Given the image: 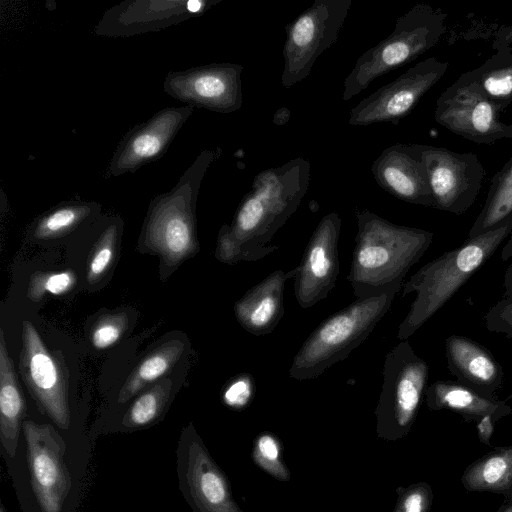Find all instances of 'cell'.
<instances>
[{
  "mask_svg": "<svg viewBox=\"0 0 512 512\" xmlns=\"http://www.w3.org/2000/svg\"><path fill=\"white\" fill-rule=\"evenodd\" d=\"M89 453L51 424L23 420L15 456L5 459L22 512H75Z\"/></svg>",
  "mask_w": 512,
  "mask_h": 512,
  "instance_id": "1",
  "label": "cell"
},
{
  "mask_svg": "<svg viewBox=\"0 0 512 512\" xmlns=\"http://www.w3.org/2000/svg\"><path fill=\"white\" fill-rule=\"evenodd\" d=\"M310 183V163L297 157L259 172L230 225L218 234L216 258L227 264L257 261L278 250L270 242L297 210Z\"/></svg>",
  "mask_w": 512,
  "mask_h": 512,
  "instance_id": "2",
  "label": "cell"
},
{
  "mask_svg": "<svg viewBox=\"0 0 512 512\" xmlns=\"http://www.w3.org/2000/svg\"><path fill=\"white\" fill-rule=\"evenodd\" d=\"M357 233L347 276L356 299L400 291L408 271L430 247L433 233L357 210Z\"/></svg>",
  "mask_w": 512,
  "mask_h": 512,
  "instance_id": "3",
  "label": "cell"
},
{
  "mask_svg": "<svg viewBox=\"0 0 512 512\" xmlns=\"http://www.w3.org/2000/svg\"><path fill=\"white\" fill-rule=\"evenodd\" d=\"M512 232V215L500 227L467 240L422 266L403 284L402 296L416 297L401 322L397 339L407 340L432 318L491 258Z\"/></svg>",
  "mask_w": 512,
  "mask_h": 512,
  "instance_id": "4",
  "label": "cell"
},
{
  "mask_svg": "<svg viewBox=\"0 0 512 512\" xmlns=\"http://www.w3.org/2000/svg\"><path fill=\"white\" fill-rule=\"evenodd\" d=\"M398 292L356 299L321 322L294 356L289 376L300 381L311 380L347 358L390 310Z\"/></svg>",
  "mask_w": 512,
  "mask_h": 512,
  "instance_id": "5",
  "label": "cell"
},
{
  "mask_svg": "<svg viewBox=\"0 0 512 512\" xmlns=\"http://www.w3.org/2000/svg\"><path fill=\"white\" fill-rule=\"evenodd\" d=\"M447 14L426 3L398 17L392 33L365 51L344 80L342 99L350 100L376 78L411 63L433 48L445 34Z\"/></svg>",
  "mask_w": 512,
  "mask_h": 512,
  "instance_id": "6",
  "label": "cell"
},
{
  "mask_svg": "<svg viewBox=\"0 0 512 512\" xmlns=\"http://www.w3.org/2000/svg\"><path fill=\"white\" fill-rule=\"evenodd\" d=\"M220 149L203 150L176 185L151 201L144 243L168 264H177L197 248L195 207L202 180Z\"/></svg>",
  "mask_w": 512,
  "mask_h": 512,
  "instance_id": "7",
  "label": "cell"
},
{
  "mask_svg": "<svg viewBox=\"0 0 512 512\" xmlns=\"http://www.w3.org/2000/svg\"><path fill=\"white\" fill-rule=\"evenodd\" d=\"M429 367L407 340L400 341L385 356L383 383L375 409L380 439L405 437L416 419L427 388Z\"/></svg>",
  "mask_w": 512,
  "mask_h": 512,
  "instance_id": "8",
  "label": "cell"
},
{
  "mask_svg": "<svg viewBox=\"0 0 512 512\" xmlns=\"http://www.w3.org/2000/svg\"><path fill=\"white\" fill-rule=\"evenodd\" d=\"M351 5V0H315L286 26L281 75L284 88L304 80L316 60L336 42Z\"/></svg>",
  "mask_w": 512,
  "mask_h": 512,
  "instance_id": "9",
  "label": "cell"
},
{
  "mask_svg": "<svg viewBox=\"0 0 512 512\" xmlns=\"http://www.w3.org/2000/svg\"><path fill=\"white\" fill-rule=\"evenodd\" d=\"M448 62L429 57L377 89L350 110L348 124L368 126L390 122L394 125L412 112L421 98L444 76Z\"/></svg>",
  "mask_w": 512,
  "mask_h": 512,
  "instance_id": "10",
  "label": "cell"
},
{
  "mask_svg": "<svg viewBox=\"0 0 512 512\" xmlns=\"http://www.w3.org/2000/svg\"><path fill=\"white\" fill-rule=\"evenodd\" d=\"M422 157L433 207L457 215L465 213L475 203L485 177L478 156L423 144Z\"/></svg>",
  "mask_w": 512,
  "mask_h": 512,
  "instance_id": "11",
  "label": "cell"
},
{
  "mask_svg": "<svg viewBox=\"0 0 512 512\" xmlns=\"http://www.w3.org/2000/svg\"><path fill=\"white\" fill-rule=\"evenodd\" d=\"M177 471L180 489L193 512H244L233 498L226 475L192 431L179 442Z\"/></svg>",
  "mask_w": 512,
  "mask_h": 512,
  "instance_id": "12",
  "label": "cell"
},
{
  "mask_svg": "<svg viewBox=\"0 0 512 512\" xmlns=\"http://www.w3.org/2000/svg\"><path fill=\"white\" fill-rule=\"evenodd\" d=\"M243 66L211 63L184 71L169 72L163 90L176 100L218 113L238 111L243 104Z\"/></svg>",
  "mask_w": 512,
  "mask_h": 512,
  "instance_id": "13",
  "label": "cell"
},
{
  "mask_svg": "<svg viewBox=\"0 0 512 512\" xmlns=\"http://www.w3.org/2000/svg\"><path fill=\"white\" fill-rule=\"evenodd\" d=\"M501 113L496 105L457 79L437 99L434 118L458 136L492 145L500 139L512 140V124L503 122Z\"/></svg>",
  "mask_w": 512,
  "mask_h": 512,
  "instance_id": "14",
  "label": "cell"
},
{
  "mask_svg": "<svg viewBox=\"0 0 512 512\" xmlns=\"http://www.w3.org/2000/svg\"><path fill=\"white\" fill-rule=\"evenodd\" d=\"M22 340L19 367L30 392L58 431H69L71 414L60 365L29 321L23 322Z\"/></svg>",
  "mask_w": 512,
  "mask_h": 512,
  "instance_id": "15",
  "label": "cell"
},
{
  "mask_svg": "<svg viewBox=\"0 0 512 512\" xmlns=\"http://www.w3.org/2000/svg\"><path fill=\"white\" fill-rule=\"evenodd\" d=\"M341 224L338 213L326 214L307 243L294 281L295 297L302 308H311L325 299L335 286L340 271Z\"/></svg>",
  "mask_w": 512,
  "mask_h": 512,
  "instance_id": "16",
  "label": "cell"
},
{
  "mask_svg": "<svg viewBox=\"0 0 512 512\" xmlns=\"http://www.w3.org/2000/svg\"><path fill=\"white\" fill-rule=\"evenodd\" d=\"M194 110L193 106L169 107L131 129L120 141L108 167V176L133 173L158 160Z\"/></svg>",
  "mask_w": 512,
  "mask_h": 512,
  "instance_id": "17",
  "label": "cell"
},
{
  "mask_svg": "<svg viewBox=\"0 0 512 512\" xmlns=\"http://www.w3.org/2000/svg\"><path fill=\"white\" fill-rule=\"evenodd\" d=\"M218 1L133 0L107 10L98 22L97 35L118 37L159 31L199 15Z\"/></svg>",
  "mask_w": 512,
  "mask_h": 512,
  "instance_id": "18",
  "label": "cell"
},
{
  "mask_svg": "<svg viewBox=\"0 0 512 512\" xmlns=\"http://www.w3.org/2000/svg\"><path fill=\"white\" fill-rule=\"evenodd\" d=\"M422 150L423 144H393L374 160L371 172L378 185L397 199L433 207Z\"/></svg>",
  "mask_w": 512,
  "mask_h": 512,
  "instance_id": "19",
  "label": "cell"
},
{
  "mask_svg": "<svg viewBox=\"0 0 512 512\" xmlns=\"http://www.w3.org/2000/svg\"><path fill=\"white\" fill-rule=\"evenodd\" d=\"M447 367L458 382L493 397L503 384L504 371L493 354L480 343L460 335L445 340Z\"/></svg>",
  "mask_w": 512,
  "mask_h": 512,
  "instance_id": "20",
  "label": "cell"
},
{
  "mask_svg": "<svg viewBox=\"0 0 512 512\" xmlns=\"http://www.w3.org/2000/svg\"><path fill=\"white\" fill-rule=\"evenodd\" d=\"M297 272V267L287 272L276 270L235 303V317L243 329L255 336L274 330L284 313L285 283Z\"/></svg>",
  "mask_w": 512,
  "mask_h": 512,
  "instance_id": "21",
  "label": "cell"
},
{
  "mask_svg": "<svg viewBox=\"0 0 512 512\" xmlns=\"http://www.w3.org/2000/svg\"><path fill=\"white\" fill-rule=\"evenodd\" d=\"M425 402L431 410H450L477 421L487 415L499 419L511 413L510 406L504 401L449 380H437L427 386Z\"/></svg>",
  "mask_w": 512,
  "mask_h": 512,
  "instance_id": "22",
  "label": "cell"
},
{
  "mask_svg": "<svg viewBox=\"0 0 512 512\" xmlns=\"http://www.w3.org/2000/svg\"><path fill=\"white\" fill-rule=\"evenodd\" d=\"M26 411L13 362L0 330V440L5 459L15 456Z\"/></svg>",
  "mask_w": 512,
  "mask_h": 512,
  "instance_id": "23",
  "label": "cell"
},
{
  "mask_svg": "<svg viewBox=\"0 0 512 512\" xmlns=\"http://www.w3.org/2000/svg\"><path fill=\"white\" fill-rule=\"evenodd\" d=\"M503 112L512 102V48L496 49L479 67L458 78Z\"/></svg>",
  "mask_w": 512,
  "mask_h": 512,
  "instance_id": "24",
  "label": "cell"
},
{
  "mask_svg": "<svg viewBox=\"0 0 512 512\" xmlns=\"http://www.w3.org/2000/svg\"><path fill=\"white\" fill-rule=\"evenodd\" d=\"M511 215L512 156L491 179L484 205L468 232V238L502 226Z\"/></svg>",
  "mask_w": 512,
  "mask_h": 512,
  "instance_id": "25",
  "label": "cell"
},
{
  "mask_svg": "<svg viewBox=\"0 0 512 512\" xmlns=\"http://www.w3.org/2000/svg\"><path fill=\"white\" fill-rule=\"evenodd\" d=\"M462 484L470 491L503 492L512 487V447L495 450L472 463Z\"/></svg>",
  "mask_w": 512,
  "mask_h": 512,
  "instance_id": "26",
  "label": "cell"
},
{
  "mask_svg": "<svg viewBox=\"0 0 512 512\" xmlns=\"http://www.w3.org/2000/svg\"><path fill=\"white\" fill-rule=\"evenodd\" d=\"M184 350L181 341L164 343L159 349L147 356L133 371L122 387L118 403L124 404L148 383L166 373L180 358Z\"/></svg>",
  "mask_w": 512,
  "mask_h": 512,
  "instance_id": "27",
  "label": "cell"
},
{
  "mask_svg": "<svg viewBox=\"0 0 512 512\" xmlns=\"http://www.w3.org/2000/svg\"><path fill=\"white\" fill-rule=\"evenodd\" d=\"M96 203L67 202L44 214L36 223L33 235L50 239L65 235L88 219L99 208Z\"/></svg>",
  "mask_w": 512,
  "mask_h": 512,
  "instance_id": "28",
  "label": "cell"
},
{
  "mask_svg": "<svg viewBox=\"0 0 512 512\" xmlns=\"http://www.w3.org/2000/svg\"><path fill=\"white\" fill-rule=\"evenodd\" d=\"M171 382L163 380L140 395L125 413L121 424L135 429L152 424L162 413L171 390Z\"/></svg>",
  "mask_w": 512,
  "mask_h": 512,
  "instance_id": "29",
  "label": "cell"
},
{
  "mask_svg": "<svg viewBox=\"0 0 512 512\" xmlns=\"http://www.w3.org/2000/svg\"><path fill=\"white\" fill-rule=\"evenodd\" d=\"M252 459L259 468L276 480H290L291 474L283 460L281 443L270 432H263L255 438Z\"/></svg>",
  "mask_w": 512,
  "mask_h": 512,
  "instance_id": "30",
  "label": "cell"
},
{
  "mask_svg": "<svg viewBox=\"0 0 512 512\" xmlns=\"http://www.w3.org/2000/svg\"><path fill=\"white\" fill-rule=\"evenodd\" d=\"M117 233V224L112 223L108 225L97 242L87 274L91 283L97 281L110 266L114 256Z\"/></svg>",
  "mask_w": 512,
  "mask_h": 512,
  "instance_id": "31",
  "label": "cell"
},
{
  "mask_svg": "<svg viewBox=\"0 0 512 512\" xmlns=\"http://www.w3.org/2000/svg\"><path fill=\"white\" fill-rule=\"evenodd\" d=\"M398 498L393 512H429L433 493L430 485L418 482L398 489Z\"/></svg>",
  "mask_w": 512,
  "mask_h": 512,
  "instance_id": "32",
  "label": "cell"
},
{
  "mask_svg": "<svg viewBox=\"0 0 512 512\" xmlns=\"http://www.w3.org/2000/svg\"><path fill=\"white\" fill-rule=\"evenodd\" d=\"M75 283V276L69 271L34 275L31 279L28 296L39 300L44 293L61 295L69 291Z\"/></svg>",
  "mask_w": 512,
  "mask_h": 512,
  "instance_id": "33",
  "label": "cell"
},
{
  "mask_svg": "<svg viewBox=\"0 0 512 512\" xmlns=\"http://www.w3.org/2000/svg\"><path fill=\"white\" fill-rule=\"evenodd\" d=\"M254 380L249 374H240L227 384L223 392V402L230 408L243 409L253 399Z\"/></svg>",
  "mask_w": 512,
  "mask_h": 512,
  "instance_id": "34",
  "label": "cell"
},
{
  "mask_svg": "<svg viewBox=\"0 0 512 512\" xmlns=\"http://www.w3.org/2000/svg\"><path fill=\"white\" fill-rule=\"evenodd\" d=\"M486 328L512 337V297H503L486 313Z\"/></svg>",
  "mask_w": 512,
  "mask_h": 512,
  "instance_id": "35",
  "label": "cell"
},
{
  "mask_svg": "<svg viewBox=\"0 0 512 512\" xmlns=\"http://www.w3.org/2000/svg\"><path fill=\"white\" fill-rule=\"evenodd\" d=\"M125 321L120 316L102 318L92 331V343L96 348L104 349L113 345L122 335Z\"/></svg>",
  "mask_w": 512,
  "mask_h": 512,
  "instance_id": "36",
  "label": "cell"
},
{
  "mask_svg": "<svg viewBox=\"0 0 512 512\" xmlns=\"http://www.w3.org/2000/svg\"><path fill=\"white\" fill-rule=\"evenodd\" d=\"M496 420L497 419L491 415L484 416L478 420L477 431H478L479 439L482 442H484V443L489 442V439L493 433L494 422Z\"/></svg>",
  "mask_w": 512,
  "mask_h": 512,
  "instance_id": "37",
  "label": "cell"
},
{
  "mask_svg": "<svg viewBox=\"0 0 512 512\" xmlns=\"http://www.w3.org/2000/svg\"><path fill=\"white\" fill-rule=\"evenodd\" d=\"M510 44H512V26L500 28L495 36L493 48L510 46Z\"/></svg>",
  "mask_w": 512,
  "mask_h": 512,
  "instance_id": "38",
  "label": "cell"
},
{
  "mask_svg": "<svg viewBox=\"0 0 512 512\" xmlns=\"http://www.w3.org/2000/svg\"><path fill=\"white\" fill-rule=\"evenodd\" d=\"M503 296L504 297H512V261L508 265L503 280Z\"/></svg>",
  "mask_w": 512,
  "mask_h": 512,
  "instance_id": "39",
  "label": "cell"
},
{
  "mask_svg": "<svg viewBox=\"0 0 512 512\" xmlns=\"http://www.w3.org/2000/svg\"><path fill=\"white\" fill-rule=\"evenodd\" d=\"M512 257V232L501 251V260L507 261Z\"/></svg>",
  "mask_w": 512,
  "mask_h": 512,
  "instance_id": "40",
  "label": "cell"
},
{
  "mask_svg": "<svg viewBox=\"0 0 512 512\" xmlns=\"http://www.w3.org/2000/svg\"><path fill=\"white\" fill-rule=\"evenodd\" d=\"M498 512H512V502L505 503Z\"/></svg>",
  "mask_w": 512,
  "mask_h": 512,
  "instance_id": "41",
  "label": "cell"
},
{
  "mask_svg": "<svg viewBox=\"0 0 512 512\" xmlns=\"http://www.w3.org/2000/svg\"><path fill=\"white\" fill-rule=\"evenodd\" d=\"M1 512H3V510Z\"/></svg>",
  "mask_w": 512,
  "mask_h": 512,
  "instance_id": "42",
  "label": "cell"
}]
</instances>
